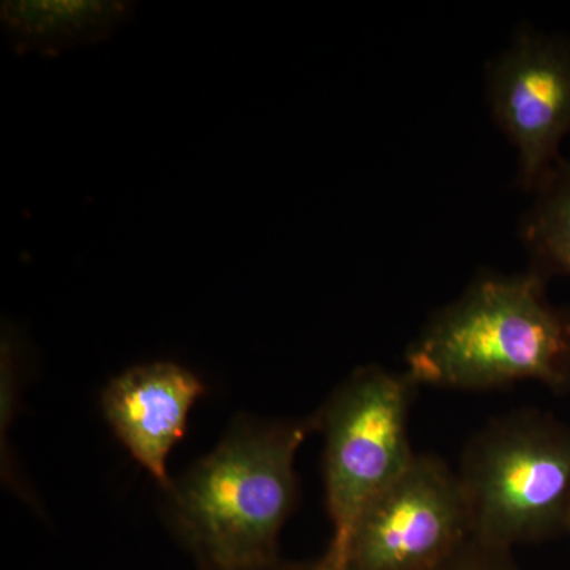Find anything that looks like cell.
Wrapping results in <instances>:
<instances>
[{"mask_svg":"<svg viewBox=\"0 0 570 570\" xmlns=\"http://www.w3.org/2000/svg\"><path fill=\"white\" fill-rule=\"evenodd\" d=\"M566 531L570 532V513H569L568 527H566Z\"/></svg>","mask_w":570,"mask_h":570,"instance_id":"7c38bea8","label":"cell"},{"mask_svg":"<svg viewBox=\"0 0 570 570\" xmlns=\"http://www.w3.org/2000/svg\"><path fill=\"white\" fill-rule=\"evenodd\" d=\"M491 112L519 156V183L538 190L570 132V43L524 31L487 70Z\"/></svg>","mask_w":570,"mask_h":570,"instance_id":"8992f818","label":"cell"},{"mask_svg":"<svg viewBox=\"0 0 570 570\" xmlns=\"http://www.w3.org/2000/svg\"><path fill=\"white\" fill-rule=\"evenodd\" d=\"M129 2H3V29L18 55H61L107 40L129 20Z\"/></svg>","mask_w":570,"mask_h":570,"instance_id":"ba28073f","label":"cell"},{"mask_svg":"<svg viewBox=\"0 0 570 570\" xmlns=\"http://www.w3.org/2000/svg\"><path fill=\"white\" fill-rule=\"evenodd\" d=\"M434 570H520L509 550L491 549L468 540L453 557Z\"/></svg>","mask_w":570,"mask_h":570,"instance_id":"30bf717a","label":"cell"},{"mask_svg":"<svg viewBox=\"0 0 570 570\" xmlns=\"http://www.w3.org/2000/svg\"><path fill=\"white\" fill-rule=\"evenodd\" d=\"M204 382L174 362L129 367L104 390L102 411L112 433L163 490L170 487L167 459L186 434L187 417Z\"/></svg>","mask_w":570,"mask_h":570,"instance_id":"52a82bcc","label":"cell"},{"mask_svg":"<svg viewBox=\"0 0 570 570\" xmlns=\"http://www.w3.org/2000/svg\"><path fill=\"white\" fill-rule=\"evenodd\" d=\"M538 193L521 223V239L535 273L570 277V164L561 160Z\"/></svg>","mask_w":570,"mask_h":570,"instance_id":"9c48e42d","label":"cell"},{"mask_svg":"<svg viewBox=\"0 0 570 570\" xmlns=\"http://www.w3.org/2000/svg\"><path fill=\"white\" fill-rule=\"evenodd\" d=\"M468 540L459 472L436 456L415 455L356 521L337 570H434Z\"/></svg>","mask_w":570,"mask_h":570,"instance_id":"5b68a950","label":"cell"},{"mask_svg":"<svg viewBox=\"0 0 570 570\" xmlns=\"http://www.w3.org/2000/svg\"><path fill=\"white\" fill-rule=\"evenodd\" d=\"M257 570H318V566L317 562L316 564H281L276 561L275 564Z\"/></svg>","mask_w":570,"mask_h":570,"instance_id":"8fae6325","label":"cell"},{"mask_svg":"<svg viewBox=\"0 0 570 570\" xmlns=\"http://www.w3.org/2000/svg\"><path fill=\"white\" fill-rule=\"evenodd\" d=\"M316 419H239L223 441L165 490L175 527L209 570L275 564L298 497L295 460Z\"/></svg>","mask_w":570,"mask_h":570,"instance_id":"6da1fadb","label":"cell"},{"mask_svg":"<svg viewBox=\"0 0 570 570\" xmlns=\"http://www.w3.org/2000/svg\"><path fill=\"white\" fill-rule=\"evenodd\" d=\"M417 385L489 390L535 381L570 389V311L554 306L546 277L483 276L439 309L407 348Z\"/></svg>","mask_w":570,"mask_h":570,"instance_id":"7a4b0ae2","label":"cell"},{"mask_svg":"<svg viewBox=\"0 0 570 570\" xmlns=\"http://www.w3.org/2000/svg\"><path fill=\"white\" fill-rule=\"evenodd\" d=\"M459 479L475 542L554 538L570 513V426L534 411L493 420L468 442Z\"/></svg>","mask_w":570,"mask_h":570,"instance_id":"3957f363","label":"cell"},{"mask_svg":"<svg viewBox=\"0 0 570 570\" xmlns=\"http://www.w3.org/2000/svg\"><path fill=\"white\" fill-rule=\"evenodd\" d=\"M417 387L406 373L358 367L314 414L325 439L326 509L333 527L318 570L340 568L356 521L417 455L407 433Z\"/></svg>","mask_w":570,"mask_h":570,"instance_id":"277c9868","label":"cell"}]
</instances>
